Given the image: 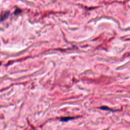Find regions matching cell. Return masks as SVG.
Masks as SVG:
<instances>
[{
  "label": "cell",
  "mask_w": 130,
  "mask_h": 130,
  "mask_svg": "<svg viewBox=\"0 0 130 130\" xmlns=\"http://www.w3.org/2000/svg\"><path fill=\"white\" fill-rule=\"evenodd\" d=\"M73 119V117H63L61 119V120L63 122H67L68 121V120H71V119Z\"/></svg>",
  "instance_id": "cell-1"
},
{
  "label": "cell",
  "mask_w": 130,
  "mask_h": 130,
  "mask_svg": "<svg viewBox=\"0 0 130 130\" xmlns=\"http://www.w3.org/2000/svg\"><path fill=\"white\" fill-rule=\"evenodd\" d=\"M21 12V11L20 10V9H17V10L15 12V14H17L20 13Z\"/></svg>",
  "instance_id": "cell-2"
}]
</instances>
